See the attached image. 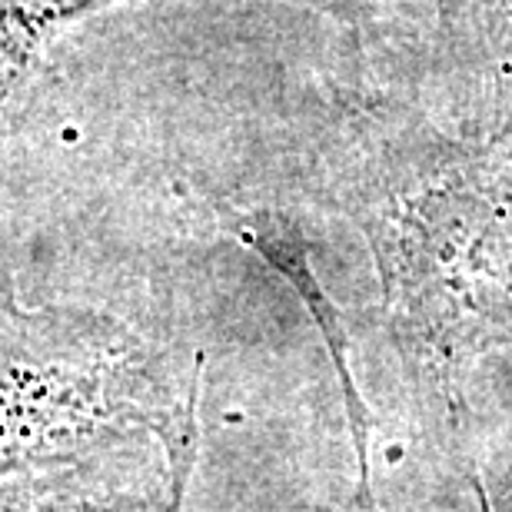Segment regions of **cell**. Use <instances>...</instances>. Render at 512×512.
Wrapping results in <instances>:
<instances>
[{"instance_id": "277c9868", "label": "cell", "mask_w": 512, "mask_h": 512, "mask_svg": "<svg viewBox=\"0 0 512 512\" xmlns=\"http://www.w3.org/2000/svg\"><path fill=\"white\" fill-rule=\"evenodd\" d=\"M429 67L446 124L499 140L512 124V0H426Z\"/></svg>"}, {"instance_id": "52a82bcc", "label": "cell", "mask_w": 512, "mask_h": 512, "mask_svg": "<svg viewBox=\"0 0 512 512\" xmlns=\"http://www.w3.org/2000/svg\"><path fill=\"white\" fill-rule=\"evenodd\" d=\"M469 486H473V493L479 499V506L483 512H493L486 499V489H483V476H473L469 479ZM313 512H383L380 499H376V489H373V476H356V486L353 493L340 499V503H326V506H316Z\"/></svg>"}, {"instance_id": "5b68a950", "label": "cell", "mask_w": 512, "mask_h": 512, "mask_svg": "<svg viewBox=\"0 0 512 512\" xmlns=\"http://www.w3.org/2000/svg\"><path fill=\"white\" fill-rule=\"evenodd\" d=\"M217 220L240 247L260 256L296 293V300L303 303L306 316L313 320L316 333H320V340L326 346V356H330L336 386H340L346 429H350V443L356 456V476H373L370 469L373 419H370V406L363 399V389L356 383L350 333H346L343 316L330 300V293H326L320 273H316L310 237H306L300 217L283 207H233V203H223L217 210Z\"/></svg>"}, {"instance_id": "6da1fadb", "label": "cell", "mask_w": 512, "mask_h": 512, "mask_svg": "<svg viewBox=\"0 0 512 512\" xmlns=\"http://www.w3.org/2000/svg\"><path fill=\"white\" fill-rule=\"evenodd\" d=\"M310 190L360 233L406 383L473 479L469 383L512 350V150L396 94L340 90Z\"/></svg>"}, {"instance_id": "8992f818", "label": "cell", "mask_w": 512, "mask_h": 512, "mask_svg": "<svg viewBox=\"0 0 512 512\" xmlns=\"http://www.w3.org/2000/svg\"><path fill=\"white\" fill-rule=\"evenodd\" d=\"M137 0H0V120L27 97L64 30L100 10ZM340 20L356 34H376L413 0H286Z\"/></svg>"}, {"instance_id": "7a4b0ae2", "label": "cell", "mask_w": 512, "mask_h": 512, "mask_svg": "<svg viewBox=\"0 0 512 512\" xmlns=\"http://www.w3.org/2000/svg\"><path fill=\"white\" fill-rule=\"evenodd\" d=\"M203 356L127 316L0 290V479L130 439L200 446Z\"/></svg>"}, {"instance_id": "ba28073f", "label": "cell", "mask_w": 512, "mask_h": 512, "mask_svg": "<svg viewBox=\"0 0 512 512\" xmlns=\"http://www.w3.org/2000/svg\"><path fill=\"white\" fill-rule=\"evenodd\" d=\"M496 143H503V147H506V150H512V124L506 127V133H503V137H499Z\"/></svg>"}, {"instance_id": "3957f363", "label": "cell", "mask_w": 512, "mask_h": 512, "mask_svg": "<svg viewBox=\"0 0 512 512\" xmlns=\"http://www.w3.org/2000/svg\"><path fill=\"white\" fill-rule=\"evenodd\" d=\"M197 453L133 439L77 463L0 479V512H187Z\"/></svg>"}]
</instances>
